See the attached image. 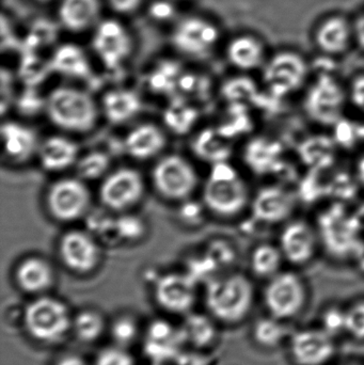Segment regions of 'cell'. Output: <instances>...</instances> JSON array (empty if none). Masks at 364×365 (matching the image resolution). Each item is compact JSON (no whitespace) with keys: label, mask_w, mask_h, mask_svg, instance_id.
<instances>
[{"label":"cell","mask_w":364,"mask_h":365,"mask_svg":"<svg viewBox=\"0 0 364 365\" xmlns=\"http://www.w3.org/2000/svg\"><path fill=\"white\" fill-rule=\"evenodd\" d=\"M256 295L254 279L232 270L205 283V308L220 325H241L251 315Z\"/></svg>","instance_id":"6da1fadb"},{"label":"cell","mask_w":364,"mask_h":365,"mask_svg":"<svg viewBox=\"0 0 364 365\" xmlns=\"http://www.w3.org/2000/svg\"><path fill=\"white\" fill-rule=\"evenodd\" d=\"M252 193L249 182L227 160L212 165L202 197L209 212L231 219L249 212Z\"/></svg>","instance_id":"7a4b0ae2"},{"label":"cell","mask_w":364,"mask_h":365,"mask_svg":"<svg viewBox=\"0 0 364 365\" xmlns=\"http://www.w3.org/2000/svg\"><path fill=\"white\" fill-rule=\"evenodd\" d=\"M299 96L306 119L322 130H333L350 108L346 83L333 73L321 72L310 79Z\"/></svg>","instance_id":"3957f363"},{"label":"cell","mask_w":364,"mask_h":365,"mask_svg":"<svg viewBox=\"0 0 364 365\" xmlns=\"http://www.w3.org/2000/svg\"><path fill=\"white\" fill-rule=\"evenodd\" d=\"M310 299L309 282L299 269L284 268L279 274L263 282L261 300L267 314L288 323L303 314Z\"/></svg>","instance_id":"277c9868"},{"label":"cell","mask_w":364,"mask_h":365,"mask_svg":"<svg viewBox=\"0 0 364 365\" xmlns=\"http://www.w3.org/2000/svg\"><path fill=\"white\" fill-rule=\"evenodd\" d=\"M73 315L63 300L45 294L36 296L25 307L21 322L34 342L56 345L72 332Z\"/></svg>","instance_id":"5b68a950"},{"label":"cell","mask_w":364,"mask_h":365,"mask_svg":"<svg viewBox=\"0 0 364 365\" xmlns=\"http://www.w3.org/2000/svg\"><path fill=\"white\" fill-rule=\"evenodd\" d=\"M49 121L71 133L90 132L98 118V105L89 93L73 87L53 89L45 101Z\"/></svg>","instance_id":"8992f818"},{"label":"cell","mask_w":364,"mask_h":365,"mask_svg":"<svg viewBox=\"0 0 364 365\" xmlns=\"http://www.w3.org/2000/svg\"><path fill=\"white\" fill-rule=\"evenodd\" d=\"M311 79L309 62L293 51H281L271 57L261 70V81L265 92L275 98L301 96Z\"/></svg>","instance_id":"52a82bcc"},{"label":"cell","mask_w":364,"mask_h":365,"mask_svg":"<svg viewBox=\"0 0 364 365\" xmlns=\"http://www.w3.org/2000/svg\"><path fill=\"white\" fill-rule=\"evenodd\" d=\"M276 242L286 266L295 269L310 267L323 253L322 240L316 220L299 215L278 227Z\"/></svg>","instance_id":"ba28073f"},{"label":"cell","mask_w":364,"mask_h":365,"mask_svg":"<svg viewBox=\"0 0 364 365\" xmlns=\"http://www.w3.org/2000/svg\"><path fill=\"white\" fill-rule=\"evenodd\" d=\"M299 202L301 197L294 188L273 180L254 190L249 214L259 225L279 227L298 215Z\"/></svg>","instance_id":"9c48e42d"},{"label":"cell","mask_w":364,"mask_h":365,"mask_svg":"<svg viewBox=\"0 0 364 365\" xmlns=\"http://www.w3.org/2000/svg\"><path fill=\"white\" fill-rule=\"evenodd\" d=\"M293 365H328L337 355V339L320 326L293 329L286 346Z\"/></svg>","instance_id":"30bf717a"},{"label":"cell","mask_w":364,"mask_h":365,"mask_svg":"<svg viewBox=\"0 0 364 365\" xmlns=\"http://www.w3.org/2000/svg\"><path fill=\"white\" fill-rule=\"evenodd\" d=\"M198 175L188 160L177 154L165 156L152 170V182L165 199L182 201L194 193Z\"/></svg>","instance_id":"8fae6325"},{"label":"cell","mask_w":364,"mask_h":365,"mask_svg":"<svg viewBox=\"0 0 364 365\" xmlns=\"http://www.w3.org/2000/svg\"><path fill=\"white\" fill-rule=\"evenodd\" d=\"M46 208L59 222H73L80 219L91 205V193L79 178L60 179L49 186Z\"/></svg>","instance_id":"7c38bea8"},{"label":"cell","mask_w":364,"mask_h":365,"mask_svg":"<svg viewBox=\"0 0 364 365\" xmlns=\"http://www.w3.org/2000/svg\"><path fill=\"white\" fill-rule=\"evenodd\" d=\"M142 351L152 364H175L188 349L181 325L165 319H156L143 328L141 336Z\"/></svg>","instance_id":"4fadbf2b"},{"label":"cell","mask_w":364,"mask_h":365,"mask_svg":"<svg viewBox=\"0 0 364 365\" xmlns=\"http://www.w3.org/2000/svg\"><path fill=\"white\" fill-rule=\"evenodd\" d=\"M197 283L187 272L162 274L154 283V300L164 312L185 317L194 311L197 302Z\"/></svg>","instance_id":"5bb4252c"},{"label":"cell","mask_w":364,"mask_h":365,"mask_svg":"<svg viewBox=\"0 0 364 365\" xmlns=\"http://www.w3.org/2000/svg\"><path fill=\"white\" fill-rule=\"evenodd\" d=\"M145 193V181L136 169L121 168L107 175L100 185V203L113 212H125L139 203Z\"/></svg>","instance_id":"9a60e30c"},{"label":"cell","mask_w":364,"mask_h":365,"mask_svg":"<svg viewBox=\"0 0 364 365\" xmlns=\"http://www.w3.org/2000/svg\"><path fill=\"white\" fill-rule=\"evenodd\" d=\"M92 47L105 68L115 70L132 53V36L123 24L115 19H105L96 25Z\"/></svg>","instance_id":"2e32d148"},{"label":"cell","mask_w":364,"mask_h":365,"mask_svg":"<svg viewBox=\"0 0 364 365\" xmlns=\"http://www.w3.org/2000/svg\"><path fill=\"white\" fill-rule=\"evenodd\" d=\"M60 261L76 274H89L100 265V248L87 232L72 230L61 236L58 244Z\"/></svg>","instance_id":"e0dca14e"},{"label":"cell","mask_w":364,"mask_h":365,"mask_svg":"<svg viewBox=\"0 0 364 365\" xmlns=\"http://www.w3.org/2000/svg\"><path fill=\"white\" fill-rule=\"evenodd\" d=\"M219 36V29L215 24L203 17L189 16L175 26L172 44L183 55L201 57L216 46Z\"/></svg>","instance_id":"ac0fdd59"},{"label":"cell","mask_w":364,"mask_h":365,"mask_svg":"<svg viewBox=\"0 0 364 365\" xmlns=\"http://www.w3.org/2000/svg\"><path fill=\"white\" fill-rule=\"evenodd\" d=\"M284 145L274 137L256 136L247 141L243 150V160L250 173L256 175H273L284 164Z\"/></svg>","instance_id":"d6986e66"},{"label":"cell","mask_w":364,"mask_h":365,"mask_svg":"<svg viewBox=\"0 0 364 365\" xmlns=\"http://www.w3.org/2000/svg\"><path fill=\"white\" fill-rule=\"evenodd\" d=\"M14 281L25 294L45 295L55 284V269L44 257L32 255L19 262L14 270Z\"/></svg>","instance_id":"ffe728a7"},{"label":"cell","mask_w":364,"mask_h":365,"mask_svg":"<svg viewBox=\"0 0 364 365\" xmlns=\"http://www.w3.org/2000/svg\"><path fill=\"white\" fill-rule=\"evenodd\" d=\"M1 140L4 158L14 164L28 162L34 154L38 153L40 145L36 132L16 122L2 123Z\"/></svg>","instance_id":"44dd1931"},{"label":"cell","mask_w":364,"mask_h":365,"mask_svg":"<svg viewBox=\"0 0 364 365\" xmlns=\"http://www.w3.org/2000/svg\"><path fill=\"white\" fill-rule=\"evenodd\" d=\"M288 267L276 240L256 242L248 255V269L254 280L265 282Z\"/></svg>","instance_id":"7402d4cb"},{"label":"cell","mask_w":364,"mask_h":365,"mask_svg":"<svg viewBox=\"0 0 364 365\" xmlns=\"http://www.w3.org/2000/svg\"><path fill=\"white\" fill-rule=\"evenodd\" d=\"M220 324L209 313L192 312L181 324L186 344L189 349L209 351L217 344Z\"/></svg>","instance_id":"603a6c76"},{"label":"cell","mask_w":364,"mask_h":365,"mask_svg":"<svg viewBox=\"0 0 364 365\" xmlns=\"http://www.w3.org/2000/svg\"><path fill=\"white\" fill-rule=\"evenodd\" d=\"M78 145L62 136H51L38 145L40 164L49 173H60L76 165L78 160Z\"/></svg>","instance_id":"cb8c5ba5"},{"label":"cell","mask_w":364,"mask_h":365,"mask_svg":"<svg viewBox=\"0 0 364 365\" xmlns=\"http://www.w3.org/2000/svg\"><path fill=\"white\" fill-rule=\"evenodd\" d=\"M288 324L267 313L256 317L250 328L252 343L267 353L286 347L293 330Z\"/></svg>","instance_id":"d4e9b609"},{"label":"cell","mask_w":364,"mask_h":365,"mask_svg":"<svg viewBox=\"0 0 364 365\" xmlns=\"http://www.w3.org/2000/svg\"><path fill=\"white\" fill-rule=\"evenodd\" d=\"M166 143V136L158 126L145 123L136 126L126 135L124 148L130 158L147 160L158 155Z\"/></svg>","instance_id":"484cf974"},{"label":"cell","mask_w":364,"mask_h":365,"mask_svg":"<svg viewBox=\"0 0 364 365\" xmlns=\"http://www.w3.org/2000/svg\"><path fill=\"white\" fill-rule=\"evenodd\" d=\"M100 10V0H61L58 15L68 31L83 32L98 25Z\"/></svg>","instance_id":"4316f807"},{"label":"cell","mask_w":364,"mask_h":365,"mask_svg":"<svg viewBox=\"0 0 364 365\" xmlns=\"http://www.w3.org/2000/svg\"><path fill=\"white\" fill-rule=\"evenodd\" d=\"M229 62L243 72L262 70L266 62V51L261 41L252 36L233 38L227 47Z\"/></svg>","instance_id":"83f0119b"},{"label":"cell","mask_w":364,"mask_h":365,"mask_svg":"<svg viewBox=\"0 0 364 365\" xmlns=\"http://www.w3.org/2000/svg\"><path fill=\"white\" fill-rule=\"evenodd\" d=\"M353 34L354 29L344 17L331 16L318 26L316 43L325 55H342L350 47Z\"/></svg>","instance_id":"f1b7e54d"},{"label":"cell","mask_w":364,"mask_h":365,"mask_svg":"<svg viewBox=\"0 0 364 365\" xmlns=\"http://www.w3.org/2000/svg\"><path fill=\"white\" fill-rule=\"evenodd\" d=\"M102 108L109 122L122 124L140 113L142 102L138 94L130 90H113L103 96Z\"/></svg>","instance_id":"f546056e"},{"label":"cell","mask_w":364,"mask_h":365,"mask_svg":"<svg viewBox=\"0 0 364 365\" xmlns=\"http://www.w3.org/2000/svg\"><path fill=\"white\" fill-rule=\"evenodd\" d=\"M227 139L219 130L207 128L197 135L192 141V150L199 158L211 165L227 162L231 153Z\"/></svg>","instance_id":"4dcf8cb0"},{"label":"cell","mask_w":364,"mask_h":365,"mask_svg":"<svg viewBox=\"0 0 364 365\" xmlns=\"http://www.w3.org/2000/svg\"><path fill=\"white\" fill-rule=\"evenodd\" d=\"M107 331L108 323L96 309H83L73 315L72 334L83 344L98 342Z\"/></svg>","instance_id":"1f68e13d"},{"label":"cell","mask_w":364,"mask_h":365,"mask_svg":"<svg viewBox=\"0 0 364 365\" xmlns=\"http://www.w3.org/2000/svg\"><path fill=\"white\" fill-rule=\"evenodd\" d=\"M53 68L75 78H85L90 74L89 62L85 53L73 45H66L57 51L53 58Z\"/></svg>","instance_id":"d6a6232c"},{"label":"cell","mask_w":364,"mask_h":365,"mask_svg":"<svg viewBox=\"0 0 364 365\" xmlns=\"http://www.w3.org/2000/svg\"><path fill=\"white\" fill-rule=\"evenodd\" d=\"M108 332L113 344L130 349L137 341L141 340L143 329L140 322L130 313H122L108 324Z\"/></svg>","instance_id":"836d02e7"},{"label":"cell","mask_w":364,"mask_h":365,"mask_svg":"<svg viewBox=\"0 0 364 365\" xmlns=\"http://www.w3.org/2000/svg\"><path fill=\"white\" fill-rule=\"evenodd\" d=\"M110 165V158L104 152H90L77 160L75 165L77 178L83 181L100 179L108 173Z\"/></svg>","instance_id":"e575fe53"},{"label":"cell","mask_w":364,"mask_h":365,"mask_svg":"<svg viewBox=\"0 0 364 365\" xmlns=\"http://www.w3.org/2000/svg\"><path fill=\"white\" fill-rule=\"evenodd\" d=\"M345 334L354 340L364 341V296L345 306Z\"/></svg>","instance_id":"d590c367"},{"label":"cell","mask_w":364,"mask_h":365,"mask_svg":"<svg viewBox=\"0 0 364 365\" xmlns=\"http://www.w3.org/2000/svg\"><path fill=\"white\" fill-rule=\"evenodd\" d=\"M318 325L336 339L345 334V306L327 304L321 312Z\"/></svg>","instance_id":"8d00e7d4"},{"label":"cell","mask_w":364,"mask_h":365,"mask_svg":"<svg viewBox=\"0 0 364 365\" xmlns=\"http://www.w3.org/2000/svg\"><path fill=\"white\" fill-rule=\"evenodd\" d=\"M197 119L196 110L185 104H173L166 111L165 120L169 128L177 134L187 132Z\"/></svg>","instance_id":"74e56055"},{"label":"cell","mask_w":364,"mask_h":365,"mask_svg":"<svg viewBox=\"0 0 364 365\" xmlns=\"http://www.w3.org/2000/svg\"><path fill=\"white\" fill-rule=\"evenodd\" d=\"M222 92L232 104H244L247 94H256V86L249 77H235L227 81Z\"/></svg>","instance_id":"f35d334b"},{"label":"cell","mask_w":364,"mask_h":365,"mask_svg":"<svg viewBox=\"0 0 364 365\" xmlns=\"http://www.w3.org/2000/svg\"><path fill=\"white\" fill-rule=\"evenodd\" d=\"M91 365H136V361L128 349L113 344L100 349Z\"/></svg>","instance_id":"ab89813d"},{"label":"cell","mask_w":364,"mask_h":365,"mask_svg":"<svg viewBox=\"0 0 364 365\" xmlns=\"http://www.w3.org/2000/svg\"><path fill=\"white\" fill-rule=\"evenodd\" d=\"M350 107L364 115V73L357 74L346 83Z\"/></svg>","instance_id":"60d3db41"},{"label":"cell","mask_w":364,"mask_h":365,"mask_svg":"<svg viewBox=\"0 0 364 365\" xmlns=\"http://www.w3.org/2000/svg\"><path fill=\"white\" fill-rule=\"evenodd\" d=\"M173 365H218V362L207 351L186 349Z\"/></svg>","instance_id":"b9f144b4"},{"label":"cell","mask_w":364,"mask_h":365,"mask_svg":"<svg viewBox=\"0 0 364 365\" xmlns=\"http://www.w3.org/2000/svg\"><path fill=\"white\" fill-rule=\"evenodd\" d=\"M143 0H107L110 8L119 14H130L138 10Z\"/></svg>","instance_id":"7bdbcfd3"},{"label":"cell","mask_w":364,"mask_h":365,"mask_svg":"<svg viewBox=\"0 0 364 365\" xmlns=\"http://www.w3.org/2000/svg\"><path fill=\"white\" fill-rule=\"evenodd\" d=\"M152 13H153V16L155 19H170V16H172L173 14V8L171 4H167V2H156L152 6Z\"/></svg>","instance_id":"ee69618b"},{"label":"cell","mask_w":364,"mask_h":365,"mask_svg":"<svg viewBox=\"0 0 364 365\" xmlns=\"http://www.w3.org/2000/svg\"><path fill=\"white\" fill-rule=\"evenodd\" d=\"M53 365H91L88 364L80 355L77 354H64L56 360Z\"/></svg>","instance_id":"f6af8a7d"},{"label":"cell","mask_w":364,"mask_h":365,"mask_svg":"<svg viewBox=\"0 0 364 365\" xmlns=\"http://www.w3.org/2000/svg\"><path fill=\"white\" fill-rule=\"evenodd\" d=\"M354 34L359 46L364 51V14L357 19L354 27Z\"/></svg>","instance_id":"bcb514c9"},{"label":"cell","mask_w":364,"mask_h":365,"mask_svg":"<svg viewBox=\"0 0 364 365\" xmlns=\"http://www.w3.org/2000/svg\"><path fill=\"white\" fill-rule=\"evenodd\" d=\"M34 1H38V2H48V1H51V0H34Z\"/></svg>","instance_id":"7dc6e473"},{"label":"cell","mask_w":364,"mask_h":365,"mask_svg":"<svg viewBox=\"0 0 364 365\" xmlns=\"http://www.w3.org/2000/svg\"><path fill=\"white\" fill-rule=\"evenodd\" d=\"M151 365H164V364H151Z\"/></svg>","instance_id":"c3c4849f"}]
</instances>
